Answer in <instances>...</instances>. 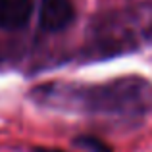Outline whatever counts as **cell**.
Wrapping results in <instances>:
<instances>
[{
	"label": "cell",
	"instance_id": "3957f363",
	"mask_svg": "<svg viewBox=\"0 0 152 152\" xmlns=\"http://www.w3.org/2000/svg\"><path fill=\"white\" fill-rule=\"evenodd\" d=\"M31 14H33L31 0H0V29H23L29 23Z\"/></svg>",
	"mask_w": 152,
	"mask_h": 152
},
{
	"label": "cell",
	"instance_id": "277c9868",
	"mask_svg": "<svg viewBox=\"0 0 152 152\" xmlns=\"http://www.w3.org/2000/svg\"><path fill=\"white\" fill-rule=\"evenodd\" d=\"M75 146L83 150H89V152H112V148L102 141V139L94 137V135H81L73 141Z\"/></svg>",
	"mask_w": 152,
	"mask_h": 152
},
{
	"label": "cell",
	"instance_id": "6da1fadb",
	"mask_svg": "<svg viewBox=\"0 0 152 152\" xmlns=\"http://www.w3.org/2000/svg\"><path fill=\"white\" fill-rule=\"evenodd\" d=\"M62 106L91 114H142L152 104V85L141 77H121L94 87H64Z\"/></svg>",
	"mask_w": 152,
	"mask_h": 152
},
{
	"label": "cell",
	"instance_id": "5b68a950",
	"mask_svg": "<svg viewBox=\"0 0 152 152\" xmlns=\"http://www.w3.org/2000/svg\"><path fill=\"white\" fill-rule=\"evenodd\" d=\"M33 152H64L60 148H46V146H37V148H33Z\"/></svg>",
	"mask_w": 152,
	"mask_h": 152
},
{
	"label": "cell",
	"instance_id": "7a4b0ae2",
	"mask_svg": "<svg viewBox=\"0 0 152 152\" xmlns=\"http://www.w3.org/2000/svg\"><path fill=\"white\" fill-rule=\"evenodd\" d=\"M75 10L71 0H42L39 12V23L45 31L56 33L73 21Z\"/></svg>",
	"mask_w": 152,
	"mask_h": 152
}]
</instances>
